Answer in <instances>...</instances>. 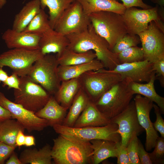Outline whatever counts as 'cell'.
<instances>
[{
    "instance_id": "1",
    "label": "cell",
    "mask_w": 164,
    "mask_h": 164,
    "mask_svg": "<svg viewBox=\"0 0 164 164\" xmlns=\"http://www.w3.org/2000/svg\"><path fill=\"white\" fill-rule=\"evenodd\" d=\"M66 36L69 41L67 48L77 53L93 51L96 59L108 70H113L120 64L118 54L110 50L107 42L97 33L91 24L83 31Z\"/></svg>"
},
{
    "instance_id": "2",
    "label": "cell",
    "mask_w": 164,
    "mask_h": 164,
    "mask_svg": "<svg viewBox=\"0 0 164 164\" xmlns=\"http://www.w3.org/2000/svg\"><path fill=\"white\" fill-rule=\"evenodd\" d=\"M52 160L56 164H92L93 150L89 141L59 134L53 139Z\"/></svg>"
},
{
    "instance_id": "3",
    "label": "cell",
    "mask_w": 164,
    "mask_h": 164,
    "mask_svg": "<svg viewBox=\"0 0 164 164\" xmlns=\"http://www.w3.org/2000/svg\"><path fill=\"white\" fill-rule=\"evenodd\" d=\"M128 77L113 86L104 93L95 103L98 109L111 119L117 116L128 106L134 94Z\"/></svg>"
},
{
    "instance_id": "4",
    "label": "cell",
    "mask_w": 164,
    "mask_h": 164,
    "mask_svg": "<svg viewBox=\"0 0 164 164\" xmlns=\"http://www.w3.org/2000/svg\"><path fill=\"white\" fill-rule=\"evenodd\" d=\"M89 16L95 31L107 42L111 51L117 42L127 34L121 15L101 11L92 13Z\"/></svg>"
},
{
    "instance_id": "5",
    "label": "cell",
    "mask_w": 164,
    "mask_h": 164,
    "mask_svg": "<svg viewBox=\"0 0 164 164\" xmlns=\"http://www.w3.org/2000/svg\"><path fill=\"white\" fill-rule=\"evenodd\" d=\"M59 65L56 56L50 54L44 55L35 62L27 76L53 96L61 82L57 73Z\"/></svg>"
},
{
    "instance_id": "6",
    "label": "cell",
    "mask_w": 164,
    "mask_h": 164,
    "mask_svg": "<svg viewBox=\"0 0 164 164\" xmlns=\"http://www.w3.org/2000/svg\"><path fill=\"white\" fill-rule=\"evenodd\" d=\"M81 87L95 103L106 92L124 78L119 74L104 68L87 71L79 77Z\"/></svg>"
},
{
    "instance_id": "7",
    "label": "cell",
    "mask_w": 164,
    "mask_h": 164,
    "mask_svg": "<svg viewBox=\"0 0 164 164\" xmlns=\"http://www.w3.org/2000/svg\"><path fill=\"white\" fill-rule=\"evenodd\" d=\"M19 79V89H14V102L28 110L37 112L45 105L51 95L27 76Z\"/></svg>"
},
{
    "instance_id": "8",
    "label": "cell",
    "mask_w": 164,
    "mask_h": 164,
    "mask_svg": "<svg viewBox=\"0 0 164 164\" xmlns=\"http://www.w3.org/2000/svg\"><path fill=\"white\" fill-rule=\"evenodd\" d=\"M53 128L59 134L73 136L87 141L103 139L116 143L121 142L120 135L117 132L118 125L114 123H111L102 126L80 128L56 125Z\"/></svg>"
},
{
    "instance_id": "9",
    "label": "cell",
    "mask_w": 164,
    "mask_h": 164,
    "mask_svg": "<svg viewBox=\"0 0 164 164\" xmlns=\"http://www.w3.org/2000/svg\"><path fill=\"white\" fill-rule=\"evenodd\" d=\"M43 55L39 50L11 49L0 55V67H8L19 77L26 76L35 62Z\"/></svg>"
},
{
    "instance_id": "10",
    "label": "cell",
    "mask_w": 164,
    "mask_h": 164,
    "mask_svg": "<svg viewBox=\"0 0 164 164\" xmlns=\"http://www.w3.org/2000/svg\"><path fill=\"white\" fill-rule=\"evenodd\" d=\"M91 24L89 16L85 13L80 4L75 0L61 15L53 29L66 36L83 31Z\"/></svg>"
},
{
    "instance_id": "11",
    "label": "cell",
    "mask_w": 164,
    "mask_h": 164,
    "mask_svg": "<svg viewBox=\"0 0 164 164\" xmlns=\"http://www.w3.org/2000/svg\"><path fill=\"white\" fill-rule=\"evenodd\" d=\"M121 15L127 33L132 35H138L145 31L152 21L161 23L162 20H164V16L159 12L158 5L148 9L131 7L126 9Z\"/></svg>"
},
{
    "instance_id": "12",
    "label": "cell",
    "mask_w": 164,
    "mask_h": 164,
    "mask_svg": "<svg viewBox=\"0 0 164 164\" xmlns=\"http://www.w3.org/2000/svg\"><path fill=\"white\" fill-rule=\"evenodd\" d=\"M164 31L152 21L147 28L138 36L142 43L144 60L153 63L164 57Z\"/></svg>"
},
{
    "instance_id": "13",
    "label": "cell",
    "mask_w": 164,
    "mask_h": 164,
    "mask_svg": "<svg viewBox=\"0 0 164 164\" xmlns=\"http://www.w3.org/2000/svg\"><path fill=\"white\" fill-rule=\"evenodd\" d=\"M0 105L9 110L12 118L16 119L29 133L41 131L49 126L47 120L38 117L35 112L10 101L2 92H0Z\"/></svg>"
},
{
    "instance_id": "14",
    "label": "cell",
    "mask_w": 164,
    "mask_h": 164,
    "mask_svg": "<svg viewBox=\"0 0 164 164\" xmlns=\"http://www.w3.org/2000/svg\"><path fill=\"white\" fill-rule=\"evenodd\" d=\"M111 123L117 124V132L121 137V145L126 147L133 135L141 134L144 129L138 120L137 111L134 101L121 113L110 119Z\"/></svg>"
},
{
    "instance_id": "15",
    "label": "cell",
    "mask_w": 164,
    "mask_h": 164,
    "mask_svg": "<svg viewBox=\"0 0 164 164\" xmlns=\"http://www.w3.org/2000/svg\"><path fill=\"white\" fill-rule=\"evenodd\" d=\"M134 101L139 124L146 132L145 150L149 151L154 148L159 137L150 118V113L154 104L149 99L139 94L136 95Z\"/></svg>"
},
{
    "instance_id": "16",
    "label": "cell",
    "mask_w": 164,
    "mask_h": 164,
    "mask_svg": "<svg viewBox=\"0 0 164 164\" xmlns=\"http://www.w3.org/2000/svg\"><path fill=\"white\" fill-rule=\"evenodd\" d=\"M112 72L120 74L123 77L129 78L132 81L137 83L148 82L155 73L152 63L147 60L118 65Z\"/></svg>"
},
{
    "instance_id": "17",
    "label": "cell",
    "mask_w": 164,
    "mask_h": 164,
    "mask_svg": "<svg viewBox=\"0 0 164 164\" xmlns=\"http://www.w3.org/2000/svg\"><path fill=\"white\" fill-rule=\"evenodd\" d=\"M41 35L19 32L8 29L3 33L2 38L10 49L17 48L30 50H39V43Z\"/></svg>"
},
{
    "instance_id": "18",
    "label": "cell",
    "mask_w": 164,
    "mask_h": 164,
    "mask_svg": "<svg viewBox=\"0 0 164 164\" xmlns=\"http://www.w3.org/2000/svg\"><path fill=\"white\" fill-rule=\"evenodd\" d=\"M69 44V40L66 36L50 28L41 35L39 50L43 55L56 53L58 57L67 48Z\"/></svg>"
},
{
    "instance_id": "19",
    "label": "cell",
    "mask_w": 164,
    "mask_h": 164,
    "mask_svg": "<svg viewBox=\"0 0 164 164\" xmlns=\"http://www.w3.org/2000/svg\"><path fill=\"white\" fill-rule=\"evenodd\" d=\"M111 123L110 119L100 112L95 103L90 100L76 121L73 127L80 128L102 126Z\"/></svg>"
},
{
    "instance_id": "20",
    "label": "cell",
    "mask_w": 164,
    "mask_h": 164,
    "mask_svg": "<svg viewBox=\"0 0 164 164\" xmlns=\"http://www.w3.org/2000/svg\"><path fill=\"white\" fill-rule=\"evenodd\" d=\"M68 109L62 106L56 101L54 96L50 97L45 105L35 113L38 117L47 120L49 126L62 125Z\"/></svg>"
},
{
    "instance_id": "21",
    "label": "cell",
    "mask_w": 164,
    "mask_h": 164,
    "mask_svg": "<svg viewBox=\"0 0 164 164\" xmlns=\"http://www.w3.org/2000/svg\"><path fill=\"white\" fill-rule=\"evenodd\" d=\"M104 68L103 63L97 59L85 63L69 65H59L57 73L61 82L78 77L89 71H96Z\"/></svg>"
},
{
    "instance_id": "22",
    "label": "cell",
    "mask_w": 164,
    "mask_h": 164,
    "mask_svg": "<svg viewBox=\"0 0 164 164\" xmlns=\"http://www.w3.org/2000/svg\"><path fill=\"white\" fill-rule=\"evenodd\" d=\"M93 150L92 164H98L110 157H117L121 142L103 139L90 141Z\"/></svg>"
},
{
    "instance_id": "23",
    "label": "cell",
    "mask_w": 164,
    "mask_h": 164,
    "mask_svg": "<svg viewBox=\"0 0 164 164\" xmlns=\"http://www.w3.org/2000/svg\"><path fill=\"white\" fill-rule=\"evenodd\" d=\"M81 5L85 13L89 15L92 13L108 11L122 15L126 9L122 3L115 0H76Z\"/></svg>"
},
{
    "instance_id": "24",
    "label": "cell",
    "mask_w": 164,
    "mask_h": 164,
    "mask_svg": "<svg viewBox=\"0 0 164 164\" xmlns=\"http://www.w3.org/2000/svg\"><path fill=\"white\" fill-rule=\"evenodd\" d=\"M81 87L79 77L62 81L53 96L60 104L69 109Z\"/></svg>"
},
{
    "instance_id": "25",
    "label": "cell",
    "mask_w": 164,
    "mask_h": 164,
    "mask_svg": "<svg viewBox=\"0 0 164 164\" xmlns=\"http://www.w3.org/2000/svg\"><path fill=\"white\" fill-rule=\"evenodd\" d=\"M52 147L46 144L41 148H28L20 153L19 159L22 164H51Z\"/></svg>"
},
{
    "instance_id": "26",
    "label": "cell",
    "mask_w": 164,
    "mask_h": 164,
    "mask_svg": "<svg viewBox=\"0 0 164 164\" xmlns=\"http://www.w3.org/2000/svg\"><path fill=\"white\" fill-rule=\"evenodd\" d=\"M156 79L155 73L146 84L136 82L131 80L129 85L134 94L141 95L155 102L159 108L161 113L164 114V97L159 95L155 90L154 83Z\"/></svg>"
},
{
    "instance_id": "27",
    "label": "cell",
    "mask_w": 164,
    "mask_h": 164,
    "mask_svg": "<svg viewBox=\"0 0 164 164\" xmlns=\"http://www.w3.org/2000/svg\"><path fill=\"white\" fill-rule=\"evenodd\" d=\"M41 9L39 0H32L26 3L15 15L12 29L23 31Z\"/></svg>"
},
{
    "instance_id": "28",
    "label": "cell",
    "mask_w": 164,
    "mask_h": 164,
    "mask_svg": "<svg viewBox=\"0 0 164 164\" xmlns=\"http://www.w3.org/2000/svg\"><path fill=\"white\" fill-rule=\"evenodd\" d=\"M90 101L81 87L74 98L62 125L68 127H73L76 121Z\"/></svg>"
},
{
    "instance_id": "29",
    "label": "cell",
    "mask_w": 164,
    "mask_h": 164,
    "mask_svg": "<svg viewBox=\"0 0 164 164\" xmlns=\"http://www.w3.org/2000/svg\"><path fill=\"white\" fill-rule=\"evenodd\" d=\"M24 132L23 127L17 120L10 118L0 122V141L16 148L15 140L19 131Z\"/></svg>"
},
{
    "instance_id": "30",
    "label": "cell",
    "mask_w": 164,
    "mask_h": 164,
    "mask_svg": "<svg viewBox=\"0 0 164 164\" xmlns=\"http://www.w3.org/2000/svg\"><path fill=\"white\" fill-rule=\"evenodd\" d=\"M57 58L59 65L69 66L91 61L96 58V56L92 50L77 53L67 48L60 56Z\"/></svg>"
},
{
    "instance_id": "31",
    "label": "cell",
    "mask_w": 164,
    "mask_h": 164,
    "mask_svg": "<svg viewBox=\"0 0 164 164\" xmlns=\"http://www.w3.org/2000/svg\"><path fill=\"white\" fill-rule=\"evenodd\" d=\"M42 9L47 7L49 10V19L51 28L54 26L61 15L75 0H39Z\"/></svg>"
},
{
    "instance_id": "32",
    "label": "cell",
    "mask_w": 164,
    "mask_h": 164,
    "mask_svg": "<svg viewBox=\"0 0 164 164\" xmlns=\"http://www.w3.org/2000/svg\"><path fill=\"white\" fill-rule=\"evenodd\" d=\"M50 28L49 17L41 9L23 31L41 35Z\"/></svg>"
},
{
    "instance_id": "33",
    "label": "cell",
    "mask_w": 164,
    "mask_h": 164,
    "mask_svg": "<svg viewBox=\"0 0 164 164\" xmlns=\"http://www.w3.org/2000/svg\"><path fill=\"white\" fill-rule=\"evenodd\" d=\"M120 64L131 63L144 60V52L142 47L132 46L118 54Z\"/></svg>"
},
{
    "instance_id": "34",
    "label": "cell",
    "mask_w": 164,
    "mask_h": 164,
    "mask_svg": "<svg viewBox=\"0 0 164 164\" xmlns=\"http://www.w3.org/2000/svg\"><path fill=\"white\" fill-rule=\"evenodd\" d=\"M140 42V38L138 35L127 33L117 42L112 51L118 54L130 47L137 46Z\"/></svg>"
},
{
    "instance_id": "35",
    "label": "cell",
    "mask_w": 164,
    "mask_h": 164,
    "mask_svg": "<svg viewBox=\"0 0 164 164\" xmlns=\"http://www.w3.org/2000/svg\"><path fill=\"white\" fill-rule=\"evenodd\" d=\"M154 149L151 153H149L150 159L153 164H163L164 163V138L159 137L156 142Z\"/></svg>"
},
{
    "instance_id": "36",
    "label": "cell",
    "mask_w": 164,
    "mask_h": 164,
    "mask_svg": "<svg viewBox=\"0 0 164 164\" xmlns=\"http://www.w3.org/2000/svg\"><path fill=\"white\" fill-rule=\"evenodd\" d=\"M139 141L138 135L135 134L131 138L126 147L131 164H140L138 156Z\"/></svg>"
},
{
    "instance_id": "37",
    "label": "cell",
    "mask_w": 164,
    "mask_h": 164,
    "mask_svg": "<svg viewBox=\"0 0 164 164\" xmlns=\"http://www.w3.org/2000/svg\"><path fill=\"white\" fill-rule=\"evenodd\" d=\"M153 67L155 72L156 79H158L161 86L164 87V57L152 63Z\"/></svg>"
},
{
    "instance_id": "38",
    "label": "cell",
    "mask_w": 164,
    "mask_h": 164,
    "mask_svg": "<svg viewBox=\"0 0 164 164\" xmlns=\"http://www.w3.org/2000/svg\"><path fill=\"white\" fill-rule=\"evenodd\" d=\"M153 108L156 116V120L153 123L155 129L159 132L161 137L164 138V120L161 116V113L159 107L153 104Z\"/></svg>"
},
{
    "instance_id": "39",
    "label": "cell",
    "mask_w": 164,
    "mask_h": 164,
    "mask_svg": "<svg viewBox=\"0 0 164 164\" xmlns=\"http://www.w3.org/2000/svg\"><path fill=\"white\" fill-rule=\"evenodd\" d=\"M15 148L0 141V164L4 163Z\"/></svg>"
},
{
    "instance_id": "40",
    "label": "cell",
    "mask_w": 164,
    "mask_h": 164,
    "mask_svg": "<svg viewBox=\"0 0 164 164\" xmlns=\"http://www.w3.org/2000/svg\"><path fill=\"white\" fill-rule=\"evenodd\" d=\"M138 156L140 164H152L149 153L145 149L141 142L139 140L138 149Z\"/></svg>"
},
{
    "instance_id": "41",
    "label": "cell",
    "mask_w": 164,
    "mask_h": 164,
    "mask_svg": "<svg viewBox=\"0 0 164 164\" xmlns=\"http://www.w3.org/2000/svg\"><path fill=\"white\" fill-rule=\"evenodd\" d=\"M2 83L3 86H7L8 89L11 88L19 89V77L15 74L12 73L10 76H9L6 80Z\"/></svg>"
},
{
    "instance_id": "42",
    "label": "cell",
    "mask_w": 164,
    "mask_h": 164,
    "mask_svg": "<svg viewBox=\"0 0 164 164\" xmlns=\"http://www.w3.org/2000/svg\"><path fill=\"white\" fill-rule=\"evenodd\" d=\"M117 158L118 164H131L126 147L119 146Z\"/></svg>"
},
{
    "instance_id": "43",
    "label": "cell",
    "mask_w": 164,
    "mask_h": 164,
    "mask_svg": "<svg viewBox=\"0 0 164 164\" xmlns=\"http://www.w3.org/2000/svg\"><path fill=\"white\" fill-rule=\"evenodd\" d=\"M123 2V4L126 9L134 7H140L143 9H150L152 7L148 5L142 0H119Z\"/></svg>"
},
{
    "instance_id": "44",
    "label": "cell",
    "mask_w": 164,
    "mask_h": 164,
    "mask_svg": "<svg viewBox=\"0 0 164 164\" xmlns=\"http://www.w3.org/2000/svg\"><path fill=\"white\" fill-rule=\"evenodd\" d=\"M24 132L19 131L16 136L15 140V145L16 147H20L25 145V135Z\"/></svg>"
},
{
    "instance_id": "45",
    "label": "cell",
    "mask_w": 164,
    "mask_h": 164,
    "mask_svg": "<svg viewBox=\"0 0 164 164\" xmlns=\"http://www.w3.org/2000/svg\"><path fill=\"white\" fill-rule=\"evenodd\" d=\"M12 118L10 112L0 105V122Z\"/></svg>"
},
{
    "instance_id": "46",
    "label": "cell",
    "mask_w": 164,
    "mask_h": 164,
    "mask_svg": "<svg viewBox=\"0 0 164 164\" xmlns=\"http://www.w3.org/2000/svg\"><path fill=\"white\" fill-rule=\"evenodd\" d=\"M6 164H22L19 158H18L15 153L14 151L12 153L7 161Z\"/></svg>"
},
{
    "instance_id": "47",
    "label": "cell",
    "mask_w": 164,
    "mask_h": 164,
    "mask_svg": "<svg viewBox=\"0 0 164 164\" xmlns=\"http://www.w3.org/2000/svg\"><path fill=\"white\" fill-rule=\"evenodd\" d=\"M35 145V140L34 137L33 135H26L25 145L29 147Z\"/></svg>"
},
{
    "instance_id": "48",
    "label": "cell",
    "mask_w": 164,
    "mask_h": 164,
    "mask_svg": "<svg viewBox=\"0 0 164 164\" xmlns=\"http://www.w3.org/2000/svg\"><path fill=\"white\" fill-rule=\"evenodd\" d=\"M9 76L7 72L0 67V82L2 83L5 82Z\"/></svg>"
},
{
    "instance_id": "49",
    "label": "cell",
    "mask_w": 164,
    "mask_h": 164,
    "mask_svg": "<svg viewBox=\"0 0 164 164\" xmlns=\"http://www.w3.org/2000/svg\"><path fill=\"white\" fill-rule=\"evenodd\" d=\"M152 2L158 5L160 7L164 8V0H150Z\"/></svg>"
},
{
    "instance_id": "50",
    "label": "cell",
    "mask_w": 164,
    "mask_h": 164,
    "mask_svg": "<svg viewBox=\"0 0 164 164\" xmlns=\"http://www.w3.org/2000/svg\"><path fill=\"white\" fill-rule=\"evenodd\" d=\"M6 2V0H0V9L2 8Z\"/></svg>"
},
{
    "instance_id": "51",
    "label": "cell",
    "mask_w": 164,
    "mask_h": 164,
    "mask_svg": "<svg viewBox=\"0 0 164 164\" xmlns=\"http://www.w3.org/2000/svg\"><path fill=\"white\" fill-rule=\"evenodd\" d=\"M26 0H24V2H25V1H26Z\"/></svg>"
},
{
    "instance_id": "52",
    "label": "cell",
    "mask_w": 164,
    "mask_h": 164,
    "mask_svg": "<svg viewBox=\"0 0 164 164\" xmlns=\"http://www.w3.org/2000/svg\"></svg>"
}]
</instances>
